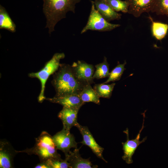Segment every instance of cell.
<instances>
[{"label":"cell","mask_w":168,"mask_h":168,"mask_svg":"<svg viewBox=\"0 0 168 168\" xmlns=\"http://www.w3.org/2000/svg\"><path fill=\"white\" fill-rule=\"evenodd\" d=\"M54 74L51 83L56 92L55 96L79 94L85 86L76 77L69 65L60 64Z\"/></svg>","instance_id":"1"},{"label":"cell","mask_w":168,"mask_h":168,"mask_svg":"<svg viewBox=\"0 0 168 168\" xmlns=\"http://www.w3.org/2000/svg\"><path fill=\"white\" fill-rule=\"evenodd\" d=\"M81 0H43V10L46 17V24L50 36L60 20L66 17L69 11L75 13V5Z\"/></svg>","instance_id":"2"},{"label":"cell","mask_w":168,"mask_h":168,"mask_svg":"<svg viewBox=\"0 0 168 168\" xmlns=\"http://www.w3.org/2000/svg\"><path fill=\"white\" fill-rule=\"evenodd\" d=\"M53 137L47 132L44 131L36 139L35 143L33 147L21 151H16V152L37 155L41 162L50 159L60 158Z\"/></svg>","instance_id":"3"},{"label":"cell","mask_w":168,"mask_h":168,"mask_svg":"<svg viewBox=\"0 0 168 168\" xmlns=\"http://www.w3.org/2000/svg\"><path fill=\"white\" fill-rule=\"evenodd\" d=\"M64 53H56L52 58L45 65L44 67L40 71L37 72H31L28 74L31 78L38 79L41 83V89L40 93L38 97L39 102L42 103L46 99L44 96V91L46 83L50 76L55 73L58 69L60 64L61 59L64 58Z\"/></svg>","instance_id":"4"},{"label":"cell","mask_w":168,"mask_h":168,"mask_svg":"<svg viewBox=\"0 0 168 168\" xmlns=\"http://www.w3.org/2000/svg\"><path fill=\"white\" fill-rule=\"evenodd\" d=\"M91 12L87 22L81 30L82 34L88 30L99 31H108L119 27V24L110 23L104 19L96 8L93 1H91Z\"/></svg>","instance_id":"5"},{"label":"cell","mask_w":168,"mask_h":168,"mask_svg":"<svg viewBox=\"0 0 168 168\" xmlns=\"http://www.w3.org/2000/svg\"><path fill=\"white\" fill-rule=\"evenodd\" d=\"M145 113V112L142 114L143 118L142 126L135 139H130L128 129V128H127L124 131V132L126 135L127 140L125 142H122L124 152V155L122 156V158L128 164L133 163L132 156L138 147L141 143L144 142L147 139V137H145L142 141L139 140L141 133L145 127L144 126Z\"/></svg>","instance_id":"6"},{"label":"cell","mask_w":168,"mask_h":168,"mask_svg":"<svg viewBox=\"0 0 168 168\" xmlns=\"http://www.w3.org/2000/svg\"><path fill=\"white\" fill-rule=\"evenodd\" d=\"M74 74L77 79L84 85L94 83L93 76L95 68L93 65L83 61L78 60L71 66Z\"/></svg>","instance_id":"7"},{"label":"cell","mask_w":168,"mask_h":168,"mask_svg":"<svg viewBox=\"0 0 168 168\" xmlns=\"http://www.w3.org/2000/svg\"><path fill=\"white\" fill-rule=\"evenodd\" d=\"M52 137L57 149L62 151L65 156L68 155L71 148H77V143L69 131L63 128Z\"/></svg>","instance_id":"8"},{"label":"cell","mask_w":168,"mask_h":168,"mask_svg":"<svg viewBox=\"0 0 168 168\" xmlns=\"http://www.w3.org/2000/svg\"><path fill=\"white\" fill-rule=\"evenodd\" d=\"M75 127L78 128L82 136L83 140L81 143L83 145L89 147L98 158L107 162L103 156L104 148L100 146L96 141L88 127L81 125L78 123Z\"/></svg>","instance_id":"9"},{"label":"cell","mask_w":168,"mask_h":168,"mask_svg":"<svg viewBox=\"0 0 168 168\" xmlns=\"http://www.w3.org/2000/svg\"><path fill=\"white\" fill-rule=\"evenodd\" d=\"M16 151L14 149L9 142L6 140L0 142V168L13 167V159Z\"/></svg>","instance_id":"10"},{"label":"cell","mask_w":168,"mask_h":168,"mask_svg":"<svg viewBox=\"0 0 168 168\" xmlns=\"http://www.w3.org/2000/svg\"><path fill=\"white\" fill-rule=\"evenodd\" d=\"M128 5V13L138 17L143 13L151 12L154 0H125Z\"/></svg>","instance_id":"11"},{"label":"cell","mask_w":168,"mask_h":168,"mask_svg":"<svg viewBox=\"0 0 168 168\" xmlns=\"http://www.w3.org/2000/svg\"><path fill=\"white\" fill-rule=\"evenodd\" d=\"M80 108L63 107L58 115V118L62 122L63 128L70 131L72 127L75 126L78 123L77 114Z\"/></svg>","instance_id":"12"},{"label":"cell","mask_w":168,"mask_h":168,"mask_svg":"<svg viewBox=\"0 0 168 168\" xmlns=\"http://www.w3.org/2000/svg\"><path fill=\"white\" fill-rule=\"evenodd\" d=\"M65 159L69 164L71 168H96L98 166L93 165L89 159L82 158L79 153V149L75 148L73 152L70 151Z\"/></svg>","instance_id":"13"},{"label":"cell","mask_w":168,"mask_h":168,"mask_svg":"<svg viewBox=\"0 0 168 168\" xmlns=\"http://www.w3.org/2000/svg\"><path fill=\"white\" fill-rule=\"evenodd\" d=\"M49 102L60 104L63 107L80 108L85 103L83 102L79 94H71L61 96H55L46 98Z\"/></svg>","instance_id":"14"},{"label":"cell","mask_w":168,"mask_h":168,"mask_svg":"<svg viewBox=\"0 0 168 168\" xmlns=\"http://www.w3.org/2000/svg\"><path fill=\"white\" fill-rule=\"evenodd\" d=\"M94 2L96 9L107 21L109 22L121 19L122 14L114 11L105 2L102 0H95Z\"/></svg>","instance_id":"15"},{"label":"cell","mask_w":168,"mask_h":168,"mask_svg":"<svg viewBox=\"0 0 168 168\" xmlns=\"http://www.w3.org/2000/svg\"><path fill=\"white\" fill-rule=\"evenodd\" d=\"M79 95L81 99L84 103L92 102L98 105L100 104V97L91 84L85 85Z\"/></svg>","instance_id":"16"},{"label":"cell","mask_w":168,"mask_h":168,"mask_svg":"<svg viewBox=\"0 0 168 168\" xmlns=\"http://www.w3.org/2000/svg\"><path fill=\"white\" fill-rule=\"evenodd\" d=\"M16 25L4 7L0 6V29H5L14 33L16 31Z\"/></svg>","instance_id":"17"},{"label":"cell","mask_w":168,"mask_h":168,"mask_svg":"<svg viewBox=\"0 0 168 168\" xmlns=\"http://www.w3.org/2000/svg\"><path fill=\"white\" fill-rule=\"evenodd\" d=\"M149 18L152 23L151 30L152 35L158 40H162L167 34L168 24L154 21L150 16H149Z\"/></svg>","instance_id":"18"},{"label":"cell","mask_w":168,"mask_h":168,"mask_svg":"<svg viewBox=\"0 0 168 168\" xmlns=\"http://www.w3.org/2000/svg\"><path fill=\"white\" fill-rule=\"evenodd\" d=\"M109 66L107 58L104 56L103 62L95 66L96 70L93 74V78L98 79L109 77L110 73Z\"/></svg>","instance_id":"19"},{"label":"cell","mask_w":168,"mask_h":168,"mask_svg":"<svg viewBox=\"0 0 168 168\" xmlns=\"http://www.w3.org/2000/svg\"><path fill=\"white\" fill-rule=\"evenodd\" d=\"M115 85V83L111 84H97L94 85L93 88L100 97L109 99Z\"/></svg>","instance_id":"20"},{"label":"cell","mask_w":168,"mask_h":168,"mask_svg":"<svg viewBox=\"0 0 168 168\" xmlns=\"http://www.w3.org/2000/svg\"><path fill=\"white\" fill-rule=\"evenodd\" d=\"M126 63L125 60L124 61V63L123 64H120L119 62H118L117 66L113 69L110 73L108 79L103 83L107 84L111 82H114L119 80L120 79L124 72L126 69L124 66Z\"/></svg>","instance_id":"21"},{"label":"cell","mask_w":168,"mask_h":168,"mask_svg":"<svg viewBox=\"0 0 168 168\" xmlns=\"http://www.w3.org/2000/svg\"><path fill=\"white\" fill-rule=\"evenodd\" d=\"M151 12L168 17V0H154Z\"/></svg>","instance_id":"22"},{"label":"cell","mask_w":168,"mask_h":168,"mask_svg":"<svg viewBox=\"0 0 168 168\" xmlns=\"http://www.w3.org/2000/svg\"><path fill=\"white\" fill-rule=\"evenodd\" d=\"M108 4L114 11L117 12H121L128 13V5L125 0H102Z\"/></svg>","instance_id":"23"},{"label":"cell","mask_w":168,"mask_h":168,"mask_svg":"<svg viewBox=\"0 0 168 168\" xmlns=\"http://www.w3.org/2000/svg\"><path fill=\"white\" fill-rule=\"evenodd\" d=\"M51 168H71L67 160L62 159L61 158L49 159L46 161Z\"/></svg>","instance_id":"24"},{"label":"cell","mask_w":168,"mask_h":168,"mask_svg":"<svg viewBox=\"0 0 168 168\" xmlns=\"http://www.w3.org/2000/svg\"><path fill=\"white\" fill-rule=\"evenodd\" d=\"M34 168H51L46 161L41 162L38 164Z\"/></svg>","instance_id":"25"}]
</instances>
